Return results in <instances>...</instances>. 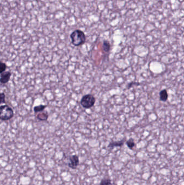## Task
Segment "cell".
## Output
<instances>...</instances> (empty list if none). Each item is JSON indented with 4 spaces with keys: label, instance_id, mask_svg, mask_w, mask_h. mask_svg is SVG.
I'll use <instances>...</instances> for the list:
<instances>
[{
    "label": "cell",
    "instance_id": "4",
    "mask_svg": "<svg viewBox=\"0 0 184 185\" xmlns=\"http://www.w3.org/2000/svg\"><path fill=\"white\" fill-rule=\"evenodd\" d=\"M70 162L68 163V167L71 169H76L80 164L79 157L77 155H73L69 158Z\"/></svg>",
    "mask_w": 184,
    "mask_h": 185
},
{
    "label": "cell",
    "instance_id": "12",
    "mask_svg": "<svg viewBox=\"0 0 184 185\" xmlns=\"http://www.w3.org/2000/svg\"><path fill=\"white\" fill-rule=\"evenodd\" d=\"M99 185H112L111 179L105 178L101 180Z\"/></svg>",
    "mask_w": 184,
    "mask_h": 185
},
{
    "label": "cell",
    "instance_id": "1",
    "mask_svg": "<svg viewBox=\"0 0 184 185\" xmlns=\"http://www.w3.org/2000/svg\"><path fill=\"white\" fill-rule=\"evenodd\" d=\"M71 43L74 46L78 47L84 44L86 41L85 34L82 30L76 29L70 34Z\"/></svg>",
    "mask_w": 184,
    "mask_h": 185
},
{
    "label": "cell",
    "instance_id": "7",
    "mask_svg": "<svg viewBox=\"0 0 184 185\" xmlns=\"http://www.w3.org/2000/svg\"><path fill=\"white\" fill-rule=\"evenodd\" d=\"M168 97H169V95H168L167 90L166 89H162L159 92V98L160 101L166 102L168 100Z\"/></svg>",
    "mask_w": 184,
    "mask_h": 185
},
{
    "label": "cell",
    "instance_id": "14",
    "mask_svg": "<svg viewBox=\"0 0 184 185\" xmlns=\"http://www.w3.org/2000/svg\"><path fill=\"white\" fill-rule=\"evenodd\" d=\"M6 102V95L4 92H0V105L1 103H5Z\"/></svg>",
    "mask_w": 184,
    "mask_h": 185
},
{
    "label": "cell",
    "instance_id": "5",
    "mask_svg": "<svg viewBox=\"0 0 184 185\" xmlns=\"http://www.w3.org/2000/svg\"><path fill=\"white\" fill-rule=\"evenodd\" d=\"M11 73L10 72H3L0 75V82L3 84L7 83L11 79Z\"/></svg>",
    "mask_w": 184,
    "mask_h": 185
},
{
    "label": "cell",
    "instance_id": "9",
    "mask_svg": "<svg viewBox=\"0 0 184 185\" xmlns=\"http://www.w3.org/2000/svg\"><path fill=\"white\" fill-rule=\"evenodd\" d=\"M36 118L38 120L43 121H46L48 119V115L46 113H40L36 115Z\"/></svg>",
    "mask_w": 184,
    "mask_h": 185
},
{
    "label": "cell",
    "instance_id": "11",
    "mask_svg": "<svg viewBox=\"0 0 184 185\" xmlns=\"http://www.w3.org/2000/svg\"><path fill=\"white\" fill-rule=\"evenodd\" d=\"M46 107H47V106L42 105L37 106H35V107H34V108H33V111H34V112L35 113H38V112L43 111L46 108Z\"/></svg>",
    "mask_w": 184,
    "mask_h": 185
},
{
    "label": "cell",
    "instance_id": "15",
    "mask_svg": "<svg viewBox=\"0 0 184 185\" xmlns=\"http://www.w3.org/2000/svg\"><path fill=\"white\" fill-rule=\"evenodd\" d=\"M137 84H139V83H137V82H131V83H128V89H130V88L132 87V86H134V85H137Z\"/></svg>",
    "mask_w": 184,
    "mask_h": 185
},
{
    "label": "cell",
    "instance_id": "2",
    "mask_svg": "<svg viewBox=\"0 0 184 185\" xmlns=\"http://www.w3.org/2000/svg\"><path fill=\"white\" fill-rule=\"evenodd\" d=\"M14 115L13 109L7 105L0 106V120L3 121L11 120Z\"/></svg>",
    "mask_w": 184,
    "mask_h": 185
},
{
    "label": "cell",
    "instance_id": "3",
    "mask_svg": "<svg viewBox=\"0 0 184 185\" xmlns=\"http://www.w3.org/2000/svg\"><path fill=\"white\" fill-rule=\"evenodd\" d=\"M96 103V98L93 95L88 94L82 97L80 103L85 109H89L93 107Z\"/></svg>",
    "mask_w": 184,
    "mask_h": 185
},
{
    "label": "cell",
    "instance_id": "10",
    "mask_svg": "<svg viewBox=\"0 0 184 185\" xmlns=\"http://www.w3.org/2000/svg\"><path fill=\"white\" fill-rule=\"evenodd\" d=\"M126 145L128 146V148L131 150H133L134 148L136 146V143L134 142V139L130 138L128 140L126 141Z\"/></svg>",
    "mask_w": 184,
    "mask_h": 185
},
{
    "label": "cell",
    "instance_id": "8",
    "mask_svg": "<svg viewBox=\"0 0 184 185\" xmlns=\"http://www.w3.org/2000/svg\"><path fill=\"white\" fill-rule=\"evenodd\" d=\"M110 48H111V45L110 42L107 40H104L103 42V51L105 53H108L110 51Z\"/></svg>",
    "mask_w": 184,
    "mask_h": 185
},
{
    "label": "cell",
    "instance_id": "6",
    "mask_svg": "<svg viewBox=\"0 0 184 185\" xmlns=\"http://www.w3.org/2000/svg\"><path fill=\"white\" fill-rule=\"evenodd\" d=\"M124 142H125L124 140H121L120 141H111L109 143L107 147L113 149V148L117 147H121L123 146Z\"/></svg>",
    "mask_w": 184,
    "mask_h": 185
},
{
    "label": "cell",
    "instance_id": "13",
    "mask_svg": "<svg viewBox=\"0 0 184 185\" xmlns=\"http://www.w3.org/2000/svg\"><path fill=\"white\" fill-rule=\"evenodd\" d=\"M7 68V65L5 63L0 62V74L4 72Z\"/></svg>",
    "mask_w": 184,
    "mask_h": 185
}]
</instances>
